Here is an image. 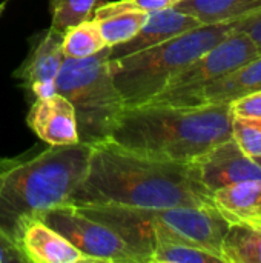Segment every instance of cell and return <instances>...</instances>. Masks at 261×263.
<instances>
[{
  "label": "cell",
  "mask_w": 261,
  "mask_h": 263,
  "mask_svg": "<svg viewBox=\"0 0 261 263\" xmlns=\"http://www.w3.org/2000/svg\"><path fill=\"white\" fill-rule=\"evenodd\" d=\"M172 6L195 17L202 25H212L258 12L261 0H180Z\"/></svg>",
  "instance_id": "cell-17"
},
{
  "label": "cell",
  "mask_w": 261,
  "mask_h": 263,
  "mask_svg": "<svg viewBox=\"0 0 261 263\" xmlns=\"http://www.w3.org/2000/svg\"><path fill=\"white\" fill-rule=\"evenodd\" d=\"M200 25L202 23L195 17L174 6L152 11L148 14L145 23L132 39L120 45L111 46V57H120L151 48Z\"/></svg>",
  "instance_id": "cell-13"
},
{
  "label": "cell",
  "mask_w": 261,
  "mask_h": 263,
  "mask_svg": "<svg viewBox=\"0 0 261 263\" xmlns=\"http://www.w3.org/2000/svg\"><path fill=\"white\" fill-rule=\"evenodd\" d=\"M100 0H51V26L66 31L88 18H92Z\"/></svg>",
  "instance_id": "cell-21"
},
{
  "label": "cell",
  "mask_w": 261,
  "mask_h": 263,
  "mask_svg": "<svg viewBox=\"0 0 261 263\" xmlns=\"http://www.w3.org/2000/svg\"><path fill=\"white\" fill-rule=\"evenodd\" d=\"M111 46L85 59H66L55 89L74 106L82 143L95 145L111 134L126 108L111 74Z\"/></svg>",
  "instance_id": "cell-6"
},
{
  "label": "cell",
  "mask_w": 261,
  "mask_h": 263,
  "mask_svg": "<svg viewBox=\"0 0 261 263\" xmlns=\"http://www.w3.org/2000/svg\"><path fill=\"white\" fill-rule=\"evenodd\" d=\"M91 145H49L37 154L0 157V231L20 245L25 225L69 203L82 182Z\"/></svg>",
  "instance_id": "cell-3"
},
{
  "label": "cell",
  "mask_w": 261,
  "mask_h": 263,
  "mask_svg": "<svg viewBox=\"0 0 261 263\" xmlns=\"http://www.w3.org/2000/svg\"><path fill=\"white\" fill-rule=\"evenodd\" d=\"M220 256L225 263H261V223H231Z\"/></svg>",
  "instance_id": "cell-18"
},
{
  "label": "cell",
  "mask_w": 261,
  "mask_h": 263,
  "mask_svg": "<svg viewBox=\"0 0 261 263\" xmlns=\"http://www.w3.org/2000/svg\"><path fill=\"white\" fill-rule=\"evenodd\" d=\"M212 202L229 223H261V179L223 186L212 193Z\"/></svg>",
  "instance_id": "cell-14"
},
{
  "label": "cell",
  "mask_w": 261,
  "mask_h": 263,
  "mask_svg": "<svg viewBox=\"0 0 261 263\" xmlns=\"http://www.w3.org/2000/svg\"><path fill=\"white\" fill-rule=\"evenodd\" d=\"M192 163L202 183L211 193L237 182L261 179L257 160L249 157L232 137L214 145Z\"/></svg>",
  "instance_id": "cell-9"
},
{
  "label": "cell",
  "mask_w": 261,
  "mask_h": 263,
  "mask_svg": "<svg viewBox=\"0 0 261 263\" xmlns=\"http://www.w3.org/2000/svg\"><path fill=\"white\" fill-rule=\"evenodd\" d=\"M40 219L98 263H140L109 227L88 216L74 203L54 206L40 214Z\"/></svg>",
  "instance_id": "cell-8"
},
{
  "label": "cell",
  "mask_w": 261,
  "mask_h": 263,
  "mask_svg": "<svg viewBox=\"0 0 261 263\" xmlns=\"http://www.w3.org/2000/svg\"><path fill=\"white\" fill-rule=\"evenodd\" d=\"M26 263L22 247L0 231V263Z\"/></svg>",
  "instance_id": "cell-25"
},
{
  "label": "cell",
  "mask_w": 261,
  "mask_h": 263,
  "mask_svg": "<svg viewBox=\"0 0 261 263\" xmlns=\"http://www.w3.org/2000/svg\"><path fill=\"white\" fill-rule=\"evenodd\" d=\"M234 117H246L261 120V91L251 92L231 103Z\"/></svg>",
  "instance_id": "cell-23"
},
{
  "label": "cell",
  "mask_w": 261,
  "mask_h": 263,
  "mask_svg": "<svg viewBox=\"0 0 261 263\" xmlns=\"http://www.w3.org/2000/svg\"><path fill=\"white\" fill-rule=\"evenodd\" d=\"M26 122L32 133L48 145H74L80 142L74 106L60 92L35 99Z\"/></svg>",
  "instance_id": "cell-11"
},
{
  "label": "cell",
  "mask_w": 261,
  "mask_h": 263,
  "mask_svg": "<svg viewBox=\"0 0 261 263\" xmlns=\"http://www.w3.org/2000/svg\"><path fill=\"white\" fill-rule=\"evenodd\" d=\"M149 263H225L217 254H212L200 247L162 239L157 240Z\"/></svg>",
  "instance_id": "cell-20"
},
{
  "label": "cell",
  "mask_w": 261,
  "mask_h": 263,
  "mask_svg": "<svg viewBox=\"0 0 261 263\" xmlns=\"http://www.w3.org/2000/svg\"><path fill=\"white\" fill-rule=\"evenodd\" d=\"M257 55H260V52L251 37L234 28L217 45L174 76L149 102L194 105L197 94L205 86L243 66Z\"/></svg>",
  "instance_id": "cell-7"
},
{
  "label": "cell",
  "mask_w": 261,
  "mask_h": 263,
  "mask_svg": "<svg viewBox=\"0 0 261 263\" xmlns=\"http://www.w3.org/2000/svg\"><path fill=\"white\" fill-rule=\"evenodd\" d=\"M129 6H132L134 9H140L145 12H152V11H158L168 6H172L171 2L168 0H125Z\"/></svg>",
  "instance_id": "cell-26"
},
{
  "label": "cell",
  "mask_w": 261,
  "mask_h": 263,
  "mask_svg": "<svg viewBox=\"0 0 261 263\" xmlns=\"http://www.w3.org/2000/svg\"><path fill=\"white\" fill-rule=\"evenodd\" d=\"M77 206L109 227L129 247L140 263H149L155 242L162 239L191 243L220 256L223 237L231 225L214 205L171 208L123 205Z\"/></svg>",
  "instance_id": "cell-4"
},
{
  "label": "cell",
  "mask_w": 261,
  "mask_h": 263,
  "mask_svg": "<svg viewBox=\"0 0 261 263\" xmlns=\"http://www.w3.org/2000/svg\"><path fill=\"white\" fill-rule=\"evenodd\" d=\"M148 12L134 9L125 0L98 5L92 18L98 23L108 46H115L132 39L145 23Z\"/></svg>",
  "instance_id": "cell-16"
},
{
  "label": "cell",
  "mask_w": 261,
  "mask_h": 263,
  "mask_svg": "<svg viewBox=\"0 0 261 263\" xmlns=\"http://www.w3.org/2000/svg\"><path fill=\"white\" fill-rule=\"evenodd\" d=\"M235 29L246 32L251 40L255 43L258 52L261 54V11L255 14H249L243 18L235 20Z\"/></svg>",
  "instance_id": "cell-24"
},
{
  "label": "cell",
  "mask_w": 261,
  "mask_h": 263,
  "mask_svg": "<svg viewBox=\"0 0 261 263\" xmlns=\"http://www.w3.org/2000/svg\"><path fill=\"white\" fill-rule=\"evenodd\" d=\"M232 120L231 103L146 102L123 109L109 140L146 157L192 162L214 145L232 137Z\"/></svg>",
  "instance_id": "cell-2"
},
{
  "label": "cell",
  "mask_w": 261,
  "mask_h": 263,
  "mask_svg": "<svg viewBox=\"0 0 261 263\" xmlns=\"http://www.w3.org/2000/svg\"><path fill=\"white\" fill-rule=\"evenodd\" d=\"M232 139L252 159H261V120L234 117Z\"/></svg>",
  "instance_id": "cell-22"
},
{
  "label": "cell",
  "mask_w": 261,
  "mask_h": 263,
  "mask_svg": "<svg viewBox=\"0 0 261 263\" xmlns=\"http://www.w3.org/2000/svg\"><path fill=\"white\" fill-rule=\"evenodd\" d=\"M255 160H257V163L261 166V159H255Z\"/></svg>",
  "instance_id": "cell-29"
},
{
  "label": "cell",
  "mask_w": 261,
  "mask_h": 263,
  "mask_svg": "<svg viewBox=\"0 0 261 263\" xmlns=\"http://www.w3.org/2000/svg\"><path fill=\"white\" fill-rule=\"evenodd\" d=\"M20 247L29 263H98L83 254L63 234L40 217L31 219L22 233Z\"/></svg>",
  "instance_id": "cell-12"
},
{
  "label": "cell",
  "mask_w": 261,
  "mask_h": 263,
  "mask_svg": "<svg viewBox=\"0 0 261 263\" xmlns=\"http://www.w3.org/2000/svg\"><path fill=\"white\" fill-rule=\"evenodd\" d=\"M74 205L138 208L214 205L192 162H171L132 153L112 140L91 145L86 173L74 190Z\"/></svg>",
  "instance_id": "cell-1"
},
{
  "label": "cell",
  "mask_w": 261,
  "mask_h": 263,
  "mask_svg": "<svg viewBox=\"0 0 261 263\" xmlns=\"http://www.w3.org/2000/svg\"><path fill=\"white\" fill-rule=\"evenodd\" d=\"M168 2H171V3L174 5V3H177V2H180V0H168Z\"/></svg>",
  "instance_id": "cell-28"
},
{
  "label": "cell",
  "mask_w": 261,
  "mask_h": 263,
  "mask_svg": "<svg viewBox=\"0 0 261 263\" xmlns=\"http://www.w3.org/2000/svg\"><path fill=\"white\" fill-rule=\"evenodd\" d=\"M5 6H6V2H2V3H0V15H2V12L5 11Z\"/></svg>",
  "instance_id": "cell-27"
},
{
  "label": "cell",
  "mask_w": 261,
  "mask_h": 263,
  "mask_svg": "<svg viewBox=\"0 0 261 263\" xmlns=\"http://www.w3.org/2000/svg\"><path fill=\"white\" fill-rule=\"evenodd\" d=\"M106 46L100 26L94 18L74 25L63 32V54L66 59H85Z\"/></svg>",
  "instance_id": "cell-19"
},
{
  "label": "cell",
  "mask_w": 261,
  "mask_h": 263,
  "mask_svg": "<svg viewBox=\"0 0 261 263\" xmlns=\"http://www.w3.org/2000/svg\"><path fill=\"white\" fill-rule=\"evenodd\" d=\"M234 26L235 20L200 25L151 48L111 57V74L126 108L155 97L174 76L225 39Z\"/></svg>",
  "instance_id": "cell-5"
},
{
  "label": "cell",
  "mask_w": 261,
  "mask_h": 263,
  "mask_svg": "<svg viewBox=\"0 0 261 263\" xmlns=\"http://www.w3.org/2000/svg\"><path fill=\"white\" fill-rule=\"evenodd\" d=\"M63 60V31L51 26L34 45L31 54L14 76L25 82L35 99L48 97L57 92L55 80Z\"/></svg>",
  "instance_id": "cell-10"
},
{
  "label": "cell",
  "mask_w": 261,
  "mask_h": 263,
  "mask_svg": "<svg viewBox=\"0 0 261 263\" xmlns=\"http://www.w3.org/2000/svg\"><path fill=\"white\" fill-rule=\"evenodd\" d=\"M255 91H261V54L225 77L205 86L197 94L194 105L232 103Z\"/></svg>",
  "instance_id": "cell-15"
}]
</instances>
